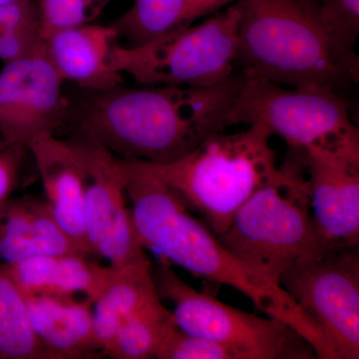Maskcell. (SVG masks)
I'll list each match as a JSON object with an SVG mask.
<instances>
[{"label":"cell","instance_id":"cell-23","mask_svg":"<svg viewBox=\"0 0 359 359\" xmlns=\"http://www.w3.org/2000/svg\"><path fill=\"white\" fill-rule=\"evenodd\" d=\"M42 39L49 33L91 22L109 0H35Z\"/></svg>","mask_w":359,"mask_h":359},{"label":"cell","instance_id":"cell-22","mask_svg":"<svg viewBox=\"0 0 359 359\" xmlns=\"http://www.w3.org/2000/svg\"><path fill=\"white\" fill-rule=\"evenodd\" d=\"M43 42L36 1L0 6V60L11 62Z\"/></svg>","mask_w":359,"mask_h":359},{"label":"cell","instance_id":"cell-2","mask_svg":"<svg viewBox=\"0 0 359 359\" xmlns=\"http://www.w3.org/2000/svg\"><path fill=\"white\" fill-rule=\"evenodd\" d=\"M124 164L132 218L145 249L156 250L193 276L237 290L266 316L294 327L316 356L323 355L325 344L318 330L282 287L248 271L211 229L194 217L152 165L136 160H124Z\"/></svg>","mask_w":359,"mask_h":359},{"label":"cell","instance_id":"cell-18","mask_svg":"<svg viewBox=\"0 0 359 359\" xmlns=\"http://www.w3.org/2000/svg\"><path fill=\"white\" fill-rule=\"evenodd\" d=\"M240 0H135L114 23L119 37L128 46L148 43L164 35L193 25Z\"/></svg>","mask_w":359,"mask_h":359},{"label":"cell","instance_id":"cell-20","mask_svg":"<svg viewBox=\"0 0 359 359\" xmlns=\"http://www.w3.org/2000/svg\"><path fill=\"white\" fill-rule=\"evenodd\" d=\"M0 359H46L30 325L25 295L1 262Z\"/></svg>","mask_w":359,"mask_h":359},{"label":"cell","instance_id":"cell-21","mask_svg":"<svg viewBox=\"0 0 359 359\" xmlns=\"http://www.w3.org/2000/svg\"><path fill=\"white\" fill-rule=\"evenodd\" d=\"M175 325L173 313L159 299L123 323L103 356L114 359L156 358L163 340Z\"/></svg>","mask_w":359,"mask_h":359},{"label":"cell","instance_id":"cell-4","mask_svg":"<svg viewBox=\"0 0 359 359\" xmlns=\"http://www.w3.org/2000/svg\"><path fill=\"white\" fill-rule=\"evenodd\" d=\"M271 137L259 124L236 133L219 132L181 159L151 165L219 238L259 189L287 177V166L276 165Z\"/></svg>","mask_w":359,"mask_h":359},{"label":"cell","instance_id":"cell-9","mask_svg":"<svg viewBox=\"0 0 359 359\" xmlns=\"http://www.w3.org/2000/svg\"><path fill=\"white\" fill-rule=\"evenodd\" d=\"M280 285L318 330L327 359L359 358L358 245H325L290 266Z\"/></svg>","mask_w":359,"mask_h":359},{"label":"cell","instance_id":"cell-1","mask_svg":"<svg viewBox=\"0 0 359 359\" xmlns=\"http://www.w3.org/2000/svg\"><path fill=\"white\" fill-rule=\"evenodd\" d=\"M245 79L237 71L212 86L121 85L91 92L79 131L120 159L168 164L230 128L229 114Z\"/></svg>","mask_w":359,"mask_h":359},{"label":"cell","instance_id":"cell-8","mask_svg":"<svg viewBox=\"0 0 359 359\" xmlns=\"http://www.w3.org/2000/svg\"><path fill=\"white\" fill-rule=\"evenodd\" d=\"M161 299L174 304L177 327L212 340L242 359L313 358V347L294 327L278 318H262L193 289L168 264L152 269Z\"/></svg>","mask_w":359,"mask_h":359},{"label":"cell","instance_id":"cell-14","mask_svg":"<svg viewBox=\"0 0 359 359\" xmlns=\"http://www.w3.org/2000/svg\"><path fill=\"white\" fill-rule=\"evenodd\" d=\"M119 35L114 25H85L61 28L43 37V46L63 81L90 92L123 85V77L111 65Z\"/></svg>","mask_w":359,"mask_h":359},{"label":"cell","instance_id":"cell-24","mask_svg":"<svg viewBox=\"0 0 359 359\" xmlns=\"http://www.w3.org/2000/svg\"><path fill=\"white\" fill-rule=\"evenodd\" d=\"M156 358L158 359H242L229 347L188 334L177 325L172 327L163 340Z\"/></svg>","mask_w":359,"mask_h":359},{"label":"cell","instance_id":"cell-25","mask_svg":"<svg viewBox=\"0 0 359 359\" xmlns=\"http://www.w3.org/2000/svg\"><path fill=\"white\" fill-rule=\"evenodd\" d=\"M27 149L0 138V207L18 189L21 167Z\"/></svg>","mask_w":359,"mask_h":359},{"label":"cell","instance_id":"cell-6","mask_svg":"<svg viewBox=\"0 0 359 359\" xmlns=\"http://www.w3.org/2000/svg\"><path fill=\"white\" fill-rule=\"evenodd\" d=\"M240 124L262 125L295 153L318 148L359 160L358 129L337 90L289 89L245 75L229 114V126Z\"/></svg>","mask_w":359,"mask_h":359},{"label":"cell","instance_id":"cell-16","mask_svg":"<svg viewBox=\"0 0 359 359\" xmlns=\"http://www.w3.org/2000/svg\"><path fill=\"white\" fill-rule=\"evenodd\" d=\"M77 254L87 256L63 231L46 200L32 195L11 197L0 207V262L6 266L30 257Z\"/></svg>","mask_w":359,"mask_h":359},{"label":"cell","instance_id":"cell-11","mask_svg":"<svg viewBox=\"0 0 359 359\" xmlns=\"http://www.w3.org/2000/svg\"><path fill=\"white\" fill-rule=\"evenodd\" d=\"M62 78L45 52L4 63L0 70V138L27 149L63 124L67 103Z\"/></svg>","mask_w":359,"mask_h":359},{"label":"cell","instance_id":"cell-26","mask_svg":"<svg viewBox=\"0 0 359 359\" xmlns=\"http://www.w3.org/2000/svg\"><path fill=\"white\" fill-rule=\"evenodd\" d=\"M327 20L349 42L355 45L359 32V0H320Z\"/></svg>","mask_w":359,"mask_h":359},{"label":"cell","instance_id":"cell-10","mask_svg":"<svg viewBox=\"0 0 359 359\" xmlns=\"http://www.w3.org/2000/svg\"><path fill=\"white\" fill-rule=\"evenodd\" d=\"M72 139L86 164L85 224L92 252L114 269L151 264L127 207L124 161L84 132Z\"/></svg>","mask_w":359,"mask_h":359},{"label":"cell","instance_id":"cell-19","mask_svg":"<svg viewBox=\"0 0 359 359\" xmlns=\"http://www.w3.org/2000/svg\"><path fill=\"white\" fill-rule=\"evenodd\" d=\"M152 269V264L114 269L107 287L94 302V330L101 356L125 321L161 299Z\"/></svg>","mask_w":359,"mask_h":359},{"label":"cell","instance_id":"cell-5","mask_svg":"<svg viewBox=\"0 0 359 359\" xmlns=\"http://www.w3.org/2000/svg\"><path fill=\"white\" fill-rule=\"evenodd\" d=\"M219 240L248 271L276 287L290 266L325 248L301 163H290L285 179L259 189Z\"/></svg>","mask_w":359,"mask_h":359},{"label":"cell","instance_id":"cell-27","mask_svg":"<svg viewBox=\"0 0 359 359\" xmlns=\"http://www.w3.org/2000/svg\"><path fill=\"white\" fill-rule=\"evenodd\" d=\"M25 1H32V0H0V6L1 4H20V2Z\"/></svg>","mask_w":359,"mask_h":359},{"label":"cell","instance_id":"cell-15","mask_svg":"<svg viewBox=\"0 0 359 359\" xmlns=\"http://www.w3.org/2000/svg\"><path fill=\"white\" fill-rule=\"evenodd\" d=\"M28 318L46 359L100 358L93 302L85 297L26 295Z\"/></svg>","mask_w":359,"mask_h":359},{"label":"cell","instance_id":"cell-7","mask_svg":"<svg viewBox=\"0 0 359 359\" xmlns=\"http://www.w3.org/2000/svg\"><path fill=\"white\" fill-rule=\"evenodd\" d=\"M241 4L235 2L199 25L138 46L116 43L111 65L142 85L205 87L237 72Z\"/></svg>","mask_w":359,"mask_h":359},{"label":"cell","instance_id":"cell-13","mask_svg":"<svg viewBox=\"0 0 359 359\" xmlns=\"http://www.w3.org/2000/svg\"><path fill=\"white\" fill-rule=\"evenodd\" d=\"M39 169L46 201L56 221L85 255H93L85 224L87 169L73 139L44 137L28 147Z\"/></svg>","mask_w":359,"mask_h":359},{"label":"cell","instance_id":"cell-3","mask_svg":"<svg viewBox=\"0 0 359 359\" xmlns=\"http://www.w3.org/2000/svg\"><path fill=\"white\" fill-rule=\"evenodd\" d=\"M237 69L294 88L337 90L358 80L354 45L320 0H240Z\"/></svg>","mask_w":359,"mask_h":359},{"label":"cell","instance_id":"cell-12","mask_svg":"<svg viewBox=\"0 0 359 359\" xmlns=\"http://www.w3.org/2000/svg\"><path fill=\"white\" fill-rule=\"evenodd\" d=\"M297 154L306 174L311 217L323 242L358 245L359 160L318 148Z\"/></svg>","mask_w":359,"mask_h":359},{"label":"cell","instance_id":"cell-17","mask_svg":"<svg viewBox=\"0 0 359 359\" xmlns=\"http://www.w3.org/2000/svg\"><path fill=\"white\" fill-rule=\"evenodd\" d=\"M83 255L30 257L6 266L22 294L75 297L96 301L114 275L112 266H101Z\"/></svg>","mask_w":359,"mask_h":359}]
</instances>
